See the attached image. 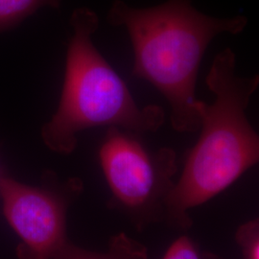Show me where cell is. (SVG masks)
<instances>
[{
	"instance_id": "6da1fadb",
	"label": "cell",
	"mask_w": 259,
	"mask_h": 259,
	"mask_svg": "<svg viewBox=\"0 0 259 259\" xmlns=\"http://www.w3.org/2000/svg\"><path fill=\"white\" fill-rule=\"evenodd\" d=\"M205 83L214 101L195 103L201 135L167 199L165 223L181 231L192 226V208L222 193L259 161L258 135L246 114L259 75L236 74L235 53L226 48L214 58Z\"/></svg>"
},
{
	"instance_id": "7a4b0ae2",
	"label": "cell",
	"mask_w": 259,
	"mask_h": 259,
	"mask_svg": "<svg viewBox=\"0 0 259 259\" xmlns=\"http://www.w3.org/2000/svg\"><path fill=\"white\" fill-rule=\"evenodd\" d=\"M108 21L126 29L134 50L133 75L152 83L166 99L173 129L198 131L195 91L204 53L218 35L241 33L247 18L209 17L195 9L190 0H168L149 8L115 0Z\"/></svg>"
},
{
	"instance_id": "3957f363",
	"label": "cell",
	"mask_w": 259,
	"mask_h": 259,
	"mask_svg": "<svg viewBox=\"0 0 259 259\" xmlns=\"http://www.w3.org/2000/svg\"><path fill=\"white\" fill-rule=\"evenodd\" d=\"M70 25L72 35L61 100L41 129L44 143L55 153L68 155L84 130L115 127L144 133L160 129L165 121L164 111L156 105L140 107L94 46L93 36L99 27L97 14L87 7L78 8L71 15Z\"/></svg>"
},
{
	"instance_id": "277c9868",
	"label": "cell",
	"mask_w": 259,
	"mask_h": 259,
	"mask_svg": "<svg viewBox=\"0 0 259 259\" xmlns=\"http://www.w3.org/2000/svg\"><path fill=\"white\" fill-rule=\"evenodd\" d=\"M131 133L108 128L99 160L111 191L110 206L140 231L165 222L167 199L179 166L173 149L150 150Z\"/></svg>"
},
{
	"instance_id": "5b68a950",
	"label": "cell",
	"mask_w": 259,
	"mask_h": 259,
	"mask_svg": "<svg viewBox=\"0 0 259 259\" xmlns=\"http://www.w3.org/2000/svg\"><path fill=\"white\" fill-rule=\"evenodd\" d=\"M82 190L78 179L32 186L10 177L0 178L3 214L20 239L19 259H52L65 247L69 242L67 210Z\"/></svg>"
},
{
	"instance_id": "8992f818",
	"label": "cell",
	"mask_w": 259,
	"mask_h": 259,
	"mask_svg": "<svg viewBox=\"0 0 259 259\" xmlns=\"http://www.w3.org/2000/svg\"><path fill=\"white\" fill-rule=\"evenodd\" d=\"M52 259H150L147 248L125 232L110 239L108 249L93 251L78 247L70 241Z\"/></svg>"
},
{
	"instance_id": "52a82bcc",
	"label": "cell",
	"mask_w": 259,
	"mask_h": 259,
	"mask_svg": "<svg viewBox=\"0 0 259 259\" xmlns=\"http://www.w3.org/2000/svg\"><path fill=\"white\" fill-rule=\"evenodd\" d=\"M62 0H0V33L19 25L42 7L59 9Z\"/></svg>"
},
{
	"instance_id": "ba28073f",
	"label": "cell",
	"mask_w": 259,
	"mask_h": 259,
	"mask_svg": "<svg viewBox=\"0 0 259 259\" xmlns=\"http://www.w3.org/2000/svg\"><path fill=\"white\" fill-rule=\"evenodd\" d=\"M161 259H225L222 256L204 250L188 235H183L174 241Z\"/></svg>"
},
{
	"instance_id": "9c48e42d",
	"label": "cell",
	"mask_w": 259,
	"mask_h": 259,
	"mask_svg": "<svg viewBox=\"0 0 259 259\" xmlns=\"http://www.w3.org/2000/svg\"><path fill=\"white\" fill-rule=\"evenodd\" d=\"M235 242L242 259H259V221L252 219L242 224L235 232Z\"/></svg>"
}]
</instances>
